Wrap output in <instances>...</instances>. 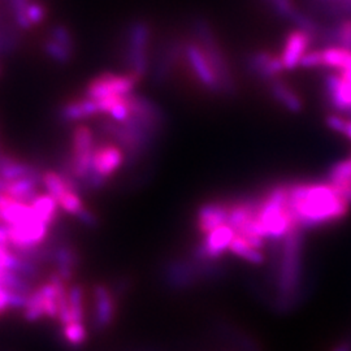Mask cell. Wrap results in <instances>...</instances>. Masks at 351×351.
<instances>
[{
  "label": "cell",
  "instance_id": "11",
  "mask_svg": "<svg viewBox=\"0 0 351 351\" xmlns=\"http://www.w3.org/2000/svg\"><path fill=\"white\" fill-rule=\"evenodd\" d=\"M10 242L16 250H25L42 246L50 234V226L40 221L37 216L23 223L8 226Z\"/></svg>",
  "mask_w": 351,
  "mask_h": 351
},
{
  "label": "cell",
  "instance_id": "21",
  "mask_svg": "<svg viewBox=\"0 0 351 351\" xmlns=\"http://www.w3.org/2000/svg\"><path fill=\"white\" fill-rule=\"evenodd\" d=\"M95 116H101L98 101L82 97L65 101L58 110V119L63 124H77Z\"/></svg>",
  "mask_w": 351,
  "mask_h": 351
},
{
  "label": "cell",
  "instance_id": "42",
  "mask_svg": "<svg viewBox=\"0 0 351 351\" xmlns=\"http://www.w3.org/2000/svg\"><path fill=\"white\" fill-rule=\"evenodd\" d=\"M350 184H351V182H350Z\"/></svg>",
  "mask_w": 351,
  "mask_h": 351
},
{
  "label": "cell",
  "instance_id": "39",
  "mask_svg": "<svg viewBox=\"0 0 351 351\" xmlns=\"http://www.w3.org/2000/svg\"><path fill=\"white\" fill-rule=\"evenodd\" d=\"M315 3H317V1H326V0H314Z\"/></svg>",
  "mask_w": 351,
  "mask_h": 351
},
{
  "label": "cell",
  "instance_id": "38",
  "mask_svg": "<svg viewBox=\"0 0 351 351\" xmlns=\"http://www.w3.org/2000/svg\"><path fill=\"white\" fill-rule=\"evenodd\" d=\"M137 351H158V350H154V349H143V350H137Z\"/></svg>",
  "mask_w": 351,
  "mask_h": 351
},
{
  "label": "cell",
  "instance_id": "32",
  "mask_svg": "<svg viewBox=\"0 0 351 351\" xmlns=\"http://www.w3.org/2000/svg\"><path fill=\"white\" fill-rule=\"evenodd\" d=\"M263 1L277 17L289 23L293 21L294 16L300 11V8L294 4L293 0H263Z\"/></svg>",
  "mask_w": 351,
  "mask_h": 351
},
{
  "label": "cell",
  "instance_id": "41",
  "mask_svg": "<svg viewBox=\"0 0 351 351\" xmlns=\"http://www.w3.org/2000/svg\"><path fill=\"white\" fill-rule=\"evenodd\" d=\"M0 224H1V223H0Z\"/></svg>",
  "mask_w": 351,
  "mask_h": 351
},
{
  "label": "cell",
  "instance_id": "1",
  "mask_svg": "<svg viewBox=\"0 0 351 351\" xmlns=\"http://www.w3.org/2000/svg\"><path fill=\"white\" fill-rule=\"evenodd\" d=\"M129 103L132 114L126 121L108 119L101 123V130L124 150L126 167H133L156 146L167 117L162 107L146 95L132 93Z\"/></svg>",
  "mask_w": 351,
  "mask_h": 351
},
{
  "label": "cell",
  "instance_id": "15",
  "mask_svg": "<svg viewBox=\"0 0 351 351\" xmlns=\"http://www.w3.org/2000/svg\"><path fill=\"white\" fill-rule=\"evenodd\" d=\"M49 246V263L53 265V271L68 284L73 280L75 271L81 263L80 254L69 242H56Z\"/></svg>",
  "mask_w": 351,
  "mask_h": 351
},
{
  "label": "cell",
  "instance_id": "34",
  "mask_svg": "<svg viewBox=\"0 0 351 351\" xmlns=\"http://www.w3.org/2000/svg\"><path fill=\"white\" fill-rule=\"evenodd\" d=\"M75 219L78 220V223L81 226L88 228V229H95V228L99 226V217H98V215L94 213L91 208H88V207H85L81 213L75 216Z\"/></svg>",
  "mask_w": 351,
  "mask_h": 351
},
{
  "label": "cell",
  "instance_id": "3",
  "mask_svg": "<svg viewBox=\"0 0 351 351\" xmlns=\"http://www.w3.org/2000/svg\"><path fill=\"white\" fill-rule=\"evenodd\" d=\"M304 230L293 228L281 239L277 265V291L282 303L291 302L301 288Z\"/></svg>",
  "mask_w": 351,
  "mask_h": 351
},
{
  "label": "cell",
  "instance_id": "24",
  "mask_svg": "<svg viewBox=\"0 0 351 351\" xmlns=\"http://www.w3.org/2000/svg\"><path fill=\"white\" fill-rule=\"evenodd\" d=\"M30 204L40 221H43L50 228L55 224L60 207L52 195L49 193H39Z\"/></svg>",
  "mask_w": 351,
  "mask_h": 351
},
{
  "label": "cell",
  "instance_id": "16",
  "mask_svg": "<svg viewBox=\"0 0 351 351\" xmlns=\"http://www.w3.org/2000/svg\"><path fill=\"white\" fill-rule=\"evenodd\" d=\"M326 101L333 111L351 117V84L339 73H328L324 77Z\"/></svg>",
  "mask_w": 351,
  "mask_h": 351
},
{
  "label": "cell",
  "instance_id": "22",
  "mask_svg": "<svg viewBox=\"0 0 351 351\" xmlns=\"http://www.w3.org/2000/svg\"><path fill=\"white\" fill-rule=\"evenodd\" d=\"M272 98L284 107L288 112L301 113L303 111V101L294 88H290L281 78L274 80L268 84Z\"/></svg>",
  "mask_w": 351,
  "mask_h": 351
},
{
  "label": "cell",
  "instance_id": "7",
  "mask_svg": "<svg viewBox=\"0 0 351 351\" xmlns=\"http://www.w3.org/2000/svg\"><path fill=\"white\" fill-rule=\"evenodd\" d=\"M138 78L132 73L104 72L94 77L85 88V97L94 101H101L113 97H125L134 93L138 85Z\"/></svg>",
  "mask_w": 351,
  "mask_h": 351
},
{
  "label": "cell",
  "instance_id": "10",
  "mask_svg": "<svg viewBox=\"0 0 351 351\" xmlns=\"http://www.w3.org/2000/svg\"><path fill=\"white\" fill-rule=\"evenodd\" d=\"M117 316V295L106 284H97L93 289L91 326L98 333L113 326Z\"/></svg>",
  "mask_w": 351,
  "mask_h": 351
},
{
  "label": "cell",
  "instance_id": "6",
  "mask_svg": "<svg viewBox=\"0 0 351 351\" xmlns=\"http://www.w3.org/2000/svg\"><path fill=\"white\" fill-rule=\"evenodd\" d=\"M184 60L194 80L211 95H223L221 85L201 45L194 39H184Z\"/></svg>",
  "mask_w": 351,
  "mask_h": 351
},
{
  "label": "cell",
  "instance_id": "31",
  "mask_svg": "<svg viewBox=\"0 0 351 351\" xmlns=\"http://www.w3.org/2000/svg\"><path fill=\"white\" fill-rule=\"evenodd\" d=\"M58 203L63 213L75 216V217L86 207L82 201L81 193H78L75 190H68L66 193H64L63 195L58 199Z\"/></svg>",
  "mask_w": 351,
  "mask_h": 351
},
{
  "label": "cell",
  "instance_id": "36",
  "mask_svg": "<svg viewBox=\"0 0 351 351\" xmlns=\"http://www.w3.org/2000/svg\"><path fill=\"white\" fill-rule=\"evenodd\" d=\"M332 351H351V342H343L341 345H337Z\"/></svg>",
  "mask_w": 351,
  "mask_h": 351
},
{
  "label": "cell",
  "instance_id": "35",
  "mask_svg": "<svg viewBox=\"0 0 351 351\" xmlns=\"http://www.w3.org/2000/svg\"><path fill=\"white\" fill-rule=\"evenodd\" d=\"M343 137L351 142V117H348L346 128H345V132H343Z\"/></svg>",
  "mask_w": 351,
  "mask_h": 351
},
{
  "label": "cell",
  "instance_id": "27",
  "mask_svg": "<svg viewBox=\"0 0 351 351\" xmlns=\"http://www.w3.org/2000/svg\"><path fill=\"white\" fill-rule=\"evenodd\" d=\"M68 302L73 323H85L86 322V310H85V290L75 284L68 290Z\"/></svg>",
  "mask_w": 351,
  "mask_h": 351
},
{
  "label": "cell",
  "instance_id": "17",
  "mask_svg": "<svg viewBox=\"0 0 351 351\" xmlns=\"http://www.w3.org/2000/svg\"><path fill=\"white\" fill-rule=\"evenodd\" d=\"M125 164V152L114 142L95 147L91 171L110 180Z\"/></svg>",
  "mask_w": 351,
  "mask_h": 351
},
{
  "label": "cell",
  "instance_id": "29",
  "mask_svg": "<svg viewBox=\"0 0 351 351\" xmlns=\"http://www.w3.org/2000/svg\"><path fill=\"white\" fill-rule=\"evenodd\" d=\"M62 336L66 346L78 349L86 345L88 339V328L85 323H71L62 326Z\"/></svg>",
  "mask_w": 351,
  "mask_h": 351
},
{
  "label": "cell",
  "instance_id": "14",
  "mask_svg": "<svg viewBox=\"0 0 351 351\" xmlns=\"http://www.w3.org/2000/svg\"><path fill=\"white\" fill-rule=\"evenodd\" d=\"M246 68L252 77L267 84L280 78L287 71L280 56L265 50L254 51L250 53L246 59Z\"/></svg>",
  "mask_w": 351,
  "mask_h": 351
},
{
  "label": "cell",
  "instance_id": "12",
  "mask_svg": "<svg viewBox=\"0 0 351 351\" xmlns=\"http://www.w3.org/2000/svg\"><path fill=\"white\" fill-rule=\"evenodd\" d=\"M236 237L234 229L228 224L219 226L204 234V239L193 250L195 261H219L229 250L232 241Z\"/></svg>",
  "mask_w": 351,
  "mask_h": 351
},
{
  "label": "cell",
  "instance_id": "19",
  "mask_svg": "<svg viewBox=\"0 0 351 351\" xmlns=\"http://www.w3.org/2000/svg\"><path fill=\"white\" fill-rule=\"evenodd\" d=\"M315 40L322 47H341L351 51V17L332 20L320 30Z\"/></svg>",
  "mask_w": 351,
  "mask_h": 351
},
{
  "label": "cell",
  "instance_id": "37",
  "mask_svg": "<svg viewBox=\"0 0 351 351\" xmlns=\"http://www.w3.org/2000/svg\"><path fill=\"white\" fill-rule=\"evenodd\" d=\"M3 154H4V151L1 150V139H0V158L3 156Z\"/></svg>",
  "mask_w": 351,
  "mask_h": 351
},
{
  "label": "cell",
  "instance_id": "26",
  "mask_svg": "<svg viewBox=\"0 0 351 351\" xmlns=\"http://www.w3.org/2000/svg\"><path fill=\"white\" fill-rule=\"evenodd\" d=\"M228 251L239 259H242L247 263L254 264V265H261L265 262V256L262 250L254 247L246 239L241 237L239 234H236V237L232 241Z\"/></svg>",
  "mask_w": 351,
  "mask_h": 351
},
{
  "label": "cell",
  "instance_id": "4",
  "mask_svg": "<svg viewBox=\"0 0 351 351\" xmlns=\"http://www.w3.org/2000/svg\"><path fill=\"white\" fill-rule=\"evenodd\" d=\"M191 33L193 38L201 45L202 50L204 51L213 65V71L221 85L223 95H236L237 85L234 81V75L232 73V68L226 59V52L220 46L211 24L202 17L194 19L191 23Z\"/></svg>",
  "mask_w": 351,
  "mask_h": 351
},
{
  "label": "cell",
  "instance_id": "23",
  "mask_svg": "<svg viewBox=\"0 0 351 351\" xmlns=\"http://www.w3.org/2000/svg\"><path fill=\"white\" fill-rule=\"evenodd\" d=\"M43 172L34 164L20 160L10 154H3L0 158V177L5 181H12L26 176H42Z\"/></svg>",
  "mask_w": 351,
  "mask_h": 351
},
{
  "label": "cell",
  "instance_id": "13",
  "mask_svg": "<svg viewBox=\"0 0 351 351\" xmlns=\"http://www.w3.org/2000/svg\"><path fill=\"white\" fill-rule=\"evenodd\" d=\"M204 278L202 262L175 259L164 265V282L172 289H186Z\"/></svg>",
  "mask_w": 351,
  "mask_h": 351
},
{
  "label": "cell",
  "instance_id": "8",
  "mask_svg": "<svg viewBox=\"0 0 351 351\" xmlns=\"http://www.w3.org/2000/svg\"><path fill=\"white\" fill-rule=\"evenodd\" d=\"M184 59V39L171 38L160 45L151 60V81L156 86L167 84L176 66Z\"/></svg>",
  "mask_w": 351,
  "mask_h": 351
},
{
  "label": "cell",
  "instance_id": "9",
  "mask_svg": "<svg viewBox=\"0 0 351 351\" xmlns=\"http://www.w3.org/2000/svg\"><path fill=\"white\" fill-rule=\"evenodd\" d=\"M42 50L52 63H71L75 53V39L72 30L65 24L51 26L42 42Z\"/></svg>",
  "mask_w": 351,
  "mask_h": 351
},
{
  "label": "cell",
  "instance_id": "28",
  "mask_svg": "<svg viewBox=\"0 0 351 351\" xmlns=\"http://www.w3.org/2000/svg\"><path fill=\"white\" fill-rule=\"evenodd\" d=\"M0 285L10 291H16L29 295L34 290V282L29 281L25 277L19 275L13 271H3L0 272Z\"/></svg>",
  "mask_w": 351,
  "mask_h": 351
},
{
  "label": "cell",
  "instance_id": "2",
  "mask_svg": "<svg viewBox=\"0 0 351 351\" xmlns=\"http://www.w3.org/2000/svg\"><path fill=\"white\" fill-rule=\"evenodd\" d=\"M350 204L332 184H289V211L295 228L310 230L341 221L349 213Z\"/></svg>",
  "mask_w": 351,
  "mask_h": 351
},
{
  "label": "cell",
  "instance_id": "5",
  "mask_svg": "<svg viewBox=\"0 0 351 351\" xmlns=\"http://www.w3.org/2000/svg\"><path fill=\"white\" fill-rule=\"evenodd\" d=\"M151 37V26L146 21H134L126 29L124 64L128 73L136 75L139 81L150 75Z\"/></svg>",
  "mask_w": 351,
  "mask_h": 351
},
{
  "label": "cell",
  "instance_id": "40",
  "mask_svg": "<svg viewBox=\"0 0 351 351\" xmlns=\"http://www.w3.org/2000/svg\"><path fill=\"white\" fill-rule=\"evenodd\" d=\"M0 75H1V69H0Z\"/></svg>",
  "mask_w": 351,
  "mask_h": 351
},
{
  "label": "cell",
  "instance_id": "33",
  "mask_svg": "<svg viewBox=\"0 0 351 351\" xmlns=\"http://www.w3.org/2000/svg\"><path fill=\"white\" fill-rule=\"evenodd\" d=\"M346 121H348V117L343 116V114H339V113H330L328 114L326 119V125L335 133L343 136V132H345V128H346Z\"/></svg>",
  "mask_w": 351,
  "mask_h": 351
},
{
  "label": "cell",
  "instance_id": "25",
  "mask_svg": "<svg viewBox=\"0 0 351 351\" xmlns=\"http://www.w3.org/2000/svg\"><path fill=\"white\" fill-rule=\"evenodd\" d=\"M322 68L343 71L351 66V51L341 47H320Z\"/></svg>",
  "mask_w": 351,
  "mask_h": 351
},
{
  "label": "cell",
  "instance_id": "30",
  "mask_svg": "<svg viewBox=\"0 0 351 351\" xmlns=\"http://www.w3.org/2000/svg\"><path fill=\"white\" fill-rule=\"evenodd\" d=\"M326 182L332 184L336 188H341L346 184L351 182V158L343 159L333 164L328 173H326Z\"/></svg>",
  "mask_w": 351,
  "mask_h": 351
},
{
  "label": "cell",
  "instance_id": "20",
  "mask_svg": "<svg viewBox=\"0 0 351 351\" xmlns=\"http://www.w3.org/2000/svg\"><path fill=\"white\" fill-rule=\"evenodd\" d=\"M230 203L224 201L206 202L195 215V224L202 234H208L213 229L228 223Z\"/></svg>",
  "mask_w": 351,
  "mask_h": 351
},
{
  "label": "cell",
  "instance_id": "18",
  "mask_svg": "<svg viewBox=\"0 0 351 351\" xmlns=\"http://www.w3.org/2000/svg\"><path fill=\"white\" fill-rule=\"evenodd\" d=\"M315 39L311 34L301 29H294L284 39L281 51V60L288 72L297 69L301 64L302 58L310 51Z\"/></svg>",
  "mask_w": 351,
  "mask_h": 351
}]
</instances>
